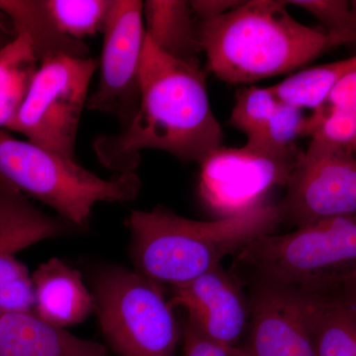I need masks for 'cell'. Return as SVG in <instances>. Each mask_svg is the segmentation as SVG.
<instances>
[{
	"mask_svg": "<svg viewBox=\"0 0 356 356\" xmlns=\"http://www.w3.org/2000/svg\"><path fill=\"white\" fill-rule=\"evenodd\" d=\"M222 140L198 60L170 57L146 35L139 106L120 133L95 140L98 161L116 175L135 172L140 152L153 149L200 165L222 147Z\"/></svg>",
	"mask_w": 356,
	"mask_h": 356,
	"instance_id": "obj_1",
	"label": "cell"
},
{
	"mask_svg": "<svg viewBox=\"0 0 356 356\" xmlns=\"http://www.w3.org/2000/svg\"><path fill=\"white\" fill-rule=\"evenodd\" d=\"M74 228L60 217L39 210L22 192L0 178V252L16 254Z\"/></svg>",
	"mask_w": 356,
	"mask_h": 356,
	"instance_id": "obj_15",
	"label": "cell"
},
{
	"mask_svg": "<svg viewBox=\"0 0 356 356\" xmlns=\"http://www.w3.org/2000/svg\"><path fill=\"white\" fill-rule=\"evenodd\" d=\"M280 102L270 88L243 86L236 93L229 124L248 139L254 138L266 127Z\"/></svg>",
	"mask_w": 356,
	"mask_h": 356,
	"instance_id": "obj_23",
	"label": "cell"
},
{
	"mask_svg": "<svg viewBox=\"0 0 356 356\" xmlns=\"http://www.w3.org/2000/svg\"><path fill=\"white\" fill-rule=\"evenodd\" d=\"M229 273L245 288L329 296L356 280V214L262 236L234 255Z\"/></svg>",
	"mask_w": 356,
	"mask_h": 356,
	"instance_id": "obj_4",
	"label": "cell"
},
{
	"mask_svg": "<svg viewBox=\"0 0 356 356\" xmlns=\"http://www.w3.org/2000/svg\"><path fill=\"white\" fill-rule=\"evenodd\" d=\"M163 285L120 266L103 268L92 282L95 312L119 356H175L182 337Z\"/></svg>",
	"mask_w": 356,
	"mask_h": 356,
	"instance_id": "obj_6",
	"label": "cell"
},
{
	"mask_svg": "<svg viewBox=\"0 0 356 356\" xmlns=\"http://www.w3.org/2000/svg\"><path fill=\"white\" fill-rule=\"evenodd\" d=\"M0 10L13 23L16 35H25L30 40L40 63L58 56L89 58V49L84 42L70 39L58 31L46 0H0Z\"/></svg>",
	"mask_w": 356,
	"mask_h": 356,
	"instance_id": "obj_17",
	"label": "cell"
},
{
	"mask_svg": "<svg viewBox=\"0 0 356 356\" xmlns=\"http://www.w3.org/2000/svg\"><path fill=\"white\" fill-rule=\"evenodd\" d=\"M303 297L315 356H356L353 312L337 300Z\"/></svg>",
	"mask_w": 356,
	"mask_h": 356,
	"instance_id": "obj_18",
	"label": "cell"
},
{
	"mask_svg": "<svg viewBox=\"0 0 356 356\" xmlns=\"http://www.w3.org/2000/svg\"><path fill=\"white\" fill-rule=\"evenodd\" d=\"M40 60L25 35L0 50V130H8L25 102Z\"/></svg>",
	"mask_w": 356,
	"mask_h": 356,
	"instance_id": "obj_19",
	"label": "cell"
},
{
	"mask_svg": "<svg viewBox=\"0 0 356 356\" xmlns=\"http://www.w3.org/2000/svg\"><path fill=\"white\" fill-rule=\"evenodd\" d=\"M34 284L27 267L11 252H0V316L35 314Z\"/></svg>",
	"mask_w": 356,
	"mask_h": 356,
	"instance_id": "obj_22",
	"label": "cell"
},
{
	"mask_svg": "<svg viewBox=\"0 0 356 356\" xmlns=\"http://www.w3.org/2000/svg\"><path fill=\"white\" fill-rule=\"evenodd\" d=\"M238 0H193L189 1L192 13L198 22L215 19L240 6Z\"/></svg>",
	"mask_w": 356,
	"mask_h": 356,
	"instance_id": "obj_28",
	"label": "cell"
},
{
	"mask_svg": "<svg viewBox=\"0 0 356 356\" xmlns=\"http://www.w3.org/2000/svg\"><path fill=\"white\" fill-rule=\"evenodd\" d=\"M147 38L163 53L178 60H197V20L189 1L147 0L143 4Z\"/></svg>",
	"mask_w": 356,
	"mask_h": 356,
	"instance_id": "obj_16",
	"label": "cell"
},
{
	"mask_svg": "<svg viewBox=\"0 0 356 356\" xmlns=\"http://www.w3.org/2000/svg\"><path fill=\"white\" fill-rule=\"evenodd\" d=\"M286 0H248L197 21L208 69L229 84H250L304 67L331 49L327 33L298 22Z\"/></svg>",
	"mask_w": 356,
	"mask_h": 356,
	"instance_id": "obj_3",
	"label": "cell"
},
{
	"mask_svg": "<svg viewBox=\"0 0 356 356\" xmlns=\"http://www.w3.org/2000/svg\"><path fill=\"white\" fill-rule=\"evenodd\" d=\"M15 30L6 14L0 10V50L15 39Z\"/></svg>",
	"mask_w": 356,
	"mask_h": 356,
	"instance_id": "obj_30",
	"label": "cell"
},
{
	"mask_svg": "<svg viewBox=\"0 0 356 356\" xmlns=\"http://www.w3.org/2000/svg\"><path fill=\"white\" fill-rule=\"evenodd\" d=\"M97 60L58 56L40 63L25 102L8 130L74 159L79 122Z\"/></svg>",
	"mask_w": 356,
	"mask_h": 356,
	"instance_id": "obj_7",
	"label": "cell"
},
{
	"mask_svg": "<svg viewBox=\"0 0 356 356\" xmlns=\"http://www.w3.org/2000/svg\"><path fill=\"white\" fill-rule=\"evenodd\" d=\"M184 353L182 356H250L242 344L236 348L221 346L201 336L188 323L182 330Z\"/></svg>",
	"mask_w": 356,
	"mask_h": 356,
	"instance_id": "obj_26",
	"label": "cell"
},
{
	"mask_svg": "<svg viewBox=\"0 0 356 356\" xmlns=\"http://www.w3.org/2000/svg\"><path fill=\"white\" fill-rule=\"evenodd\" d=\"M0 356H109L103 344L81 339L35 314L0 316Z\"/></svg>",
	"mask_w": 356,
	"mask_h": 356,
	"instance_id": "obj_14",
	"label": "cell"
},
{
	"mask_svg": "<svg viewBox=\"0 0 356 356\" xmlns=\"http://www.w3.org/2000/svg\"><path fill=\"white\" fill-rule=\"evenodd\" d=\"M172 290L170 305L184 309L186 322L201 336L229 348L243 343L250 325V300L240 281L222 266Z\"/></svg>",
	"mask_w": 356,
	"mask_h": 356,
	"instance_id": "obj_11",
	"label": "cell"
},
{
	"mask_svg": "<svg viewBox=\"0 0 356 356\" xmlns=\"http://www.w3.org/2000/svg\"><path fill=\"white\" fill-rule=\"evenodd\" d=\"M305 136L323 140L346 153H356V109L327 107L313 112L307 120Z\"/></svg>",
	"mask_w": 356,
	"mask_h": 356,
	"instance_id": "obj_24",
	"label": "cell"
},
{
	"mask_svg": "<svg viewBox=\"0 0 356 356\" xmlns=\"http://www.w3.org/2000/svg\"><path fill=\"white\" fill-rule=\"evenodd\" d=\"M300 153H273L247 144L221 147L200 163L201 197L222 217L250 209L274 187L286 186Z\"/></svg>",
	"mask_w": 356,
	"mask_h": 356,
	"instance_id": "obj_9",
	"label": "cell"
},
{
	"mask_svg": "<svg viewBox=\"0 0 356 356\" xmlns=\"http://www.w3.org/2000/svg\"><path fill=\"white\" fill-rule=\"evenodd\" d=\"M143 4L113 0L105 25L100 79L86 108L113 115L126 127L139 106L140 65L146 41Z\"/></svg>",
	"mask_w": 356,
	"mask_h": 356,
	"instance_id": "obj_10",
	"label": "cell"
},
{
	"mask_svg": "<svg viewBox=\"0 0 356 356\" xmlns=\"http://www.w3.org/2000/svg\"><path fill=\"white\" fill-rule=\"evenodd\" d=\"M277 204L281 220L296 228L356 214V158L339 147L312 138L300 153Z\"/></svg>",
	"mask_w": 356,
	"mask_h": 356,
	"instance_id": "obj_8",
	"label": "cell"
},
{
	"mask_svg": "<svg viewBox=\"0 0 356 356\" xmlns=\"http://www.w3.org/2000/svg\"><path fill=\"white\" fill-rule=\"evenodd\" d=\"M355 67L356 56L300 70L270 88L281 102L299 109L317 112L324 108L341 77Z\"/></svg>",
	"mask_w": 356,
	"mask_h": 356,
	"instance_id": "obj_20",
	"label": "cell"
},
{
	"mask_svg": "<svg viewBox=\"0 0 356 356\" xmlns=\"http://www.w3.org/2000/svg\"><path fill=\"white\" fill-rule=\"evenodd\" d=\"M112 4L113 0H46L58 31L81 42L104 31Z\"/></svg>",
	"mask_w": 356,
	"mask_h": 356,
	"instance_id": "obj_21",
	"label": "cell"
},
{
	"mask_svg": "<svg viewBox=\"0 0 356 356\" xmlns=\"http://www.w3.org/2000/svg\"><path fill=\"white\" fill-rule=\"evenodd\" d=\"M0 178L50 206L76 228L88 226L96 204L130 202L142 186L135 172L105 179L74 159L15 139L6 130H0Z\"/></svg>",
	"mask_w": 356,
	"mask_h": 356,
	"instance_id": "obj_5",
	"label": "cell"
},
{
	"mask_svg": "<svg viewBox=\"0 0 356 356\" xmlns=\"http://www.w3.org/2000/svg\"><path fill=\"white\" fill-rule=\"evenodd\" d=\"M250 318L242 343L250 356H315L303 297L267 286L248 288Z\"/></svg>",
	"mask_w": 356,
	"mask_h": 356,
	"instance_id": "obj_12",
	"label": "cell"
},
{
	"mask_svg": "<svg viewBox=\"0 0 356 356\" xmlns=\"http://www.w3.org/2000/svg\"><path fill=\"white\" fill-rule=\"evenodd\" d=\"M32 280L35 315L48 324L65 329L83 322L95 311L92 293L81 273L58 257L42 264Z\"/></svg>",
	"mask_w": 356,
	"mask_h": 356,
	"instance_id": "obj_13",
	"label": "cell"
},
{
	"mask_svg": "<svg viewBox=\"0 0 356 356\" xmlns=\"http://www.w3.org/2000/svg\"><path fill=\"white\" fill-rule=\"evenodd\" d=\"M282 222L277 204L262 202L216 221H195L159 205L133 211L127 220L137 273L170 287L185 284L222 266Z\"/></svg>",
	"mask_w": 356,
	"mask_h": 356,
	"instance_id": "obj_2",
	"label": "cell"
},
{
	"mask_svg": "<svg viewBox=\"0 0 356 356\" xmlns=\"http://www.w3.org/2000/svg\"><path fill=\"white\" fill-rule=\"evenodd\" d=\"M288 6L304 9L317 18L324 27L330 46H341L350 24V1L348 0H289Z\"/></svg>",
	"mask_w": 356,
	"mask_h": 356,
	"instance_id": "obj_25",
	"label": "cell"
},
{
	"mask_svg": "<svg viewBox=\"0 0 356 356\" xmlns=\"http://www.w3.org/2000/svg\"><path fill=\"white\" fill-rule=\"evenodd\" d=\"M351 18L348 32L344 35L341 44H356V0L350 1Z\"/></svg>",
	"mask_w": 356,
	"mask_h": 356,
	"instance_id": "obj_31",
	"label": "cell"
},
{
	"mask_svg": "<svg viewBox=\"0 0 356 356\" xmlns=\"http://www.w3.org/2000/svg\"><path fill=\"white\" fill-rule=\"evenodd\" d=\"M322 298L337 300V301L341 302L356 313V280L344 285L337 292L332 293L329 296L322 297Z\"/></svg>",
	"mask_w": 356,
	"mask_h": 356,
	"instance_id": "obj_29",
	"label": "cell"
},
{
	"mask_svg": "<svg viewBox=\"0 0 356 356\" xmlns=\"http://www.w3.org/2000/svg\"><path fill=\"white\" fill-rule=\"evenodd\" d=\"M329 109H356V67L341 77L332 89L325 106Z\"/></svg>",
	"mask_w": 356,
	"mask_h": 356,
	"instance_id": "obj_27",
	"label": "cell"
}]
</instances>
